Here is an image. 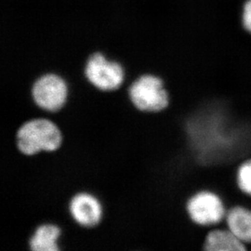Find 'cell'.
<instances>
[{
  "instance_id": "obj_1",
  "label": "cell",
  "mask_w": 251,
  "mask_h": 251,
  "mask_svg": "<svg viewBox=\"0 0 251 251\" xmlns=\"http://www.w3.org/2000/svg\"><path fill=\"white\" fill-rule=\"evenodd\" d=\"M63 141L61 131L54 121L45 117L30 119L16 133L17 147L22 154L33 155L41 151H55Z\"/></svg>"
},
{
  "instance_id": "obj_2",
  "label": "cell",
  "mask_w": 251,
  "mask_h": 251,
  "mask_svg": "<svg viewBox=\"0 0 251 251\" xmlns=\"http://www.w3.org/2000/svg\"><path fill=\"white\" fill-rule=\"evenodd\" d=\"M128 94L133 106L142 112H160L170 103L165 82L154 74H142L134 79L128 85Z\"/></svg>"
},
{
  "instance_id": "obj_3",
  "label": "cell",
  "mask_w": 251,
  "mask_h": 251,
  "mask_svg": "<svg viewBox=\"0 0 251 251\" xmlns=\"http://www.w3.org/2000/svg\"><path fill=\"white\" fill-rule=\"evenodd\" d=\"M31 95L37 107L48 113H55L64 107L69 95V85L59 74L48 73L34 80Z\"/></svg>"
},
{
  "instance_id": "obj_4",
  "label": "cell",
  "mask_w": 251,
  "mask_h": 251,
  "mask_svg": "<svg viewBox=\"0 0 251 251\" xmlns=\"http://www.w3.org/2000/svg\"><path fill=\"white\" fill-rule=\"evenodd\" d=\"M84 75L88 83L104 92L118 90L126 81L123 66L118 62L108 60L101 53L90 55L85 64Z\"/></svg>"
},
{
  "instance_id": "obj_5",
  "label": "cell",
  "mask_w": 251,
  "mask_h": 251,
  "mask_svg": "<svg viewBox=\"0 0 251 251\" xmlns=\"http://www.w3.org/2000/svg\"><path fill=\"white\" fill-rule=\"evenodd\" d=\"M185 210L190 221L199 226L220 224L227 214L222 199L207 190L191 195L186 201Z\"/></svg>"
},
{
  "instance_id": "obj_6",
  "label": "cell",
  "mask_w": 251,
  "mask_h": 251,
  "mask_svg": "<svg viewBox=\"0 0 251 251\" xmlns=\"http://www.w3.org/2000/svg\"><path fill=\"white\" fill-rule=\"evenodd\" d=\"M70 216L81 227H95L103 216L102 204L95 195L86 191L76 193L69 204Z\"/></svg>"
},
{
  "instance_id": "obj_7",
  "label": "cell",
  "mask_w": 251,
  "mask_h": 251,
  "mask_svg": "<svg viewBox=\"0 0 251 251\" xmlns=\"http://www.w3.org/2000/svg\"><path fill=\"white\" fill-rule=\"evenodd\" d=\"M61 232V228L55 224H41L28 241L29 251H60L58 242Z\"/></svg>"
},
{
  "instance_id": "obj_8",
  "label": "cell",
  "mask_w": 251,
  "mask_h": 251,
  "mask_svg": "<svg viewBox=\"0 0 251 251\" xmlns=\"http://www.w3.org/2000/svg\"><path fill=\"white\" fill-rule=\"evenodd\" d=\"M203 250L206 251H244L246 244L237 238L228 228L214 229L203 240Z\"/></svg>"
},
{
  "instance_id": "obj_9",
  "label": "cell",
  "mask_w": 251,
  "mask_h": 251,
  "mask_svg": "<svg viewBox=\"0 0 251 251\" xmlns=\"http://www.w3.org/2000/svg\"><path fill=\"white\" fill-rule=\"evenodd\" d=\"M227 227L245 244L251 243V210L234 206L226 214Z\"/></svg>"
},
{
  "instance_id": "obj_10",
  "label": "cell",
  "mask_w": 251,
  "mask_h": 251,
  "mask_svg": "<svg viewBox=\"0 0 251 251\" xmlns=\"http://www.w3.org/2000/svg\"><path fill=\"white\" fill-rule=\"evenodd\" d=\"M237 183L242 192L251 196V159L244 162L237 169Z\"/></svg>"
},
{
  "instance_id": "obj_11",
  "label": "cell",
  "mask_w": 251,
  "mask_h": 251,
  "mask_svg": "<svg viewBox=\"0 0 251 251\" xmlns=\"http://www.w3.org/2000/svg\"><path fill=\"white\" fill-rule=\"evenodd\" d=\"M242 24L245 29L251 33V0H248L243 7Z\"/></svg>"
}]
</instances>
